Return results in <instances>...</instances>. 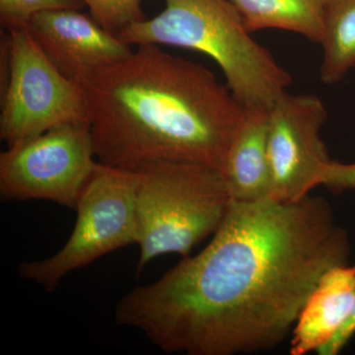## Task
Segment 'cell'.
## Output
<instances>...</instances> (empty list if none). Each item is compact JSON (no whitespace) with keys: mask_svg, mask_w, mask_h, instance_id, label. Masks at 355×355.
I'll return each mask as SVG.
<instances>
[{"mask_svg":"<svg viewBox=\"0 0 355 355\" xmlns=\"http://www.w3.org/2000/svg\"><path fill=\"white\" fill-rule=\"evenodd\" d=\"M212 236L202 252L121 297L114 321L165 354L268 352L293 330L324 273L347 263L350 252L330 203L310 196L231 200Z\"/></svg>","mask_w":355,"mask_h":355,"instance_id":"1","label":"cell"},{"mask_svg":"<svg viewBox=\"0 0 355 355\" xmlns=\"http://www.w3.org/2000/svg\"><path fill=\"white\" fill-rule=\"evenodd\" d=\"M98 162L125 171L158 161L222 171L245 108L202 64L140 44L81 85Z\"/></svg>","mask_w":355,"mask_h":355,"instance_id":"2","label":"cell"},{"mask_svg":"<svg viewBox=\"0 0 355 355\" xmlns=\"http://www.w3.org/2000/svg\"><path fill=\"white\" fill-rule=\"evenodd\" d=\"M165 8L119 35L130 46L156 44L198 51L220 67L244 108L270 110L292 83L289 72L257 43L230 0H163Z\"/></svg>","mask_w":355,"mask_h":355,"instance_id":"3","label":"cell"},{"mask_svg":"<svg viewBox=\"0 0 355 355\" xmlns=\"http://www.w3.org/2000/svg\"><path fill=\"white\" fill-rule=\"evenodd\" d=\"M135 172L139 275L162 254L188 257L193 247L216 232L231 198L221 172L209 166L158 161Z\"/></svg>","mask_w":355,"mask_h":355,"instance_id":"4","label":"cell"},{"mask_svg":"<svg viewBox=\"0 0 355 355\" xmlns=\"http://www.w3.org/2000/svg\"><path fill=\"white\" fill-rule=\"evenodd\" d=\"M137 173L100 163L77 203L69 240L49 258L21 263V277L53 292L73 270L121 248L137 245Z\"/></svg>","mask_w":355,"mask_h":355,"instance_id":"5","label":"cell"},{"mask_svg":"<svg viewBox=\"0 0 355 355\" xmlns=\"http://www.w3.org/2000/svg\"><path fill=\"white\" fill-rule=\"evenodd\" d=\"M7 33L9 58L1 74L0 113V139L7 147L64 123H89L83 87L51 62L29 29Z\"/></svg>","mask_w":355,"mask_h":355,"instance_id":"6","label":"cell"},{"mask_svg":"<svg viewBox=\"0 0 355 355\" xmlns=\"http://www.w3.org/2000/svg\"><path fill=\"white\" fill-rule=\"evenodd\" d=\"M99 166L90 123H64L0 153V196L3 202L48 200L76 210Z\"/></svg>","mask_w":355,"mask_h":355,"instance_id":"7","label":"cell"},{"mask_svg":"<svg viewBox=\"0 0 355 355\" xmlns=\"http://www.w3.org/2000/svg\"><path fill=\"white\" fill-rule=\"evenodd\" d=\"M327 118L323 101L312 94L286 92L272 105L268 135L272 198L297 202L321 186L331 161L321 139Z\"/></svg>","mask_w":355,"mask_h":355,"instance_id":"8","label":"cell"},{"mask_svg":"<svg viewBox=\"0 0 355 355\" xmlns=\"http://www.w3.org/2000/svg\"><path fill=\"white\" fill-rule=\"evenodd\" d=\"M28 29L51 62L80 86L100 70L125 60L133 51L92 15L76 9L37 14Z\"/></svg>","mask_w":355,"mask_h":355,"instance_id":"9","label":"cell"},{"mask_svg":"<svg viewBox=\"0 0 355 355\" xmlns=\"http://www.w3.org/2000/svg\"><path fill=\"white\" fill-rule=\"evenodd\" d=\"M355 306V265L327 270L306 300L292 330L291 355L318 352L333 340Z\"/></svg>","mask_w":355,"mask_h":355,"instance_id":"10","label":"cell"},{"mask_svg":"<svg viewBox=\"0 0 355 355\" xmlns=\"http://www.w3.org/2000/svg\"><path fill=\"white\" fill-rule=\"evenodd\" d=\"M268 114V109L245 108L221 171L231 200L253 202L272 198Z\"/></svg>","mask_w":355,"mask_h":355,"instance_id":"11","label":"cell"},{"mask_svg":"<svg viewBox=\"0 0 355 355\" xmlns=\"http://www.w3.org/2000/svg\"><path fill=\"white\" fill-rule=\"evenodd\" d=\"M250 33L279 29L321 42L324 0H230Z\"/></svg>","mask_w":355,"mask_h":355,"instance_id":"12","label":"cell"},{"mask_svg":"<svg viewBox=\"0 0 355 355\" xmlns=\"http://www.w3.org/2000/svg\"><path fill=\"white\" fill-rule=\"evenodd\" d=\"M322 83H340L355 67V0H324Z\"/></svg>","mask_w":355,"mask_h":355,"instance_id":"13","label":"cell"},{"mask_svg":"<svg viewBox=\"0 0 355 355\" xmlns=\"http://www.w3.org/2000/svg\"><path fill=\"white\" fill-rule=\"evenodd\" d=\"M83 0H0V23L7 32L28 29L33 18L44 11L81 10Z\"/></svg>","mask_w":355,"mask_h":355,"instance_id":"14","label":"cell"},{"mask_svg":"<svg viewBox=\"0 0 355 355\" xmlns=\"http://www.w3.org/2000/svg\"><path fill=\"white\" fill-rule=\"evenodd\" d=\"M91 15L109 32L119 36L128 26L146 19L142 0H83Z\"/></svg>","mask_w":355,"mask_h":355,"instance_id":"15","label":"cell"},{"mask_svg":"<svg viewBox=\"0 0 355 355\" xmlns=\"http://www.w3.org/2000/svg\"><path fill=\"white\" fill-rule=\"evenodd\" d=\"M321 184L336 193L355 189V162L343 164L331 160L324 168Z\"/></svg>","mask_w":355,"mask_h":355,"instance_id":"16","label":"cell"},{"mask_svg":"<svg viewBox=\"0 0 355 355\" xmlns=\"http://www.w3.org/2000/svg\"><path fill=\"white\" fill-rule=\"evenodd\" d=\"M355 335V306L349 319L347 320L340 331L336 334L333 340L327 343L323 347L318 350L317 354L320 355H336L340 354V350L347 345Z\"/></svg>","mask_w":355,"mask_h":355,"instance_id":"17","label":"cell"}]
</instances>
